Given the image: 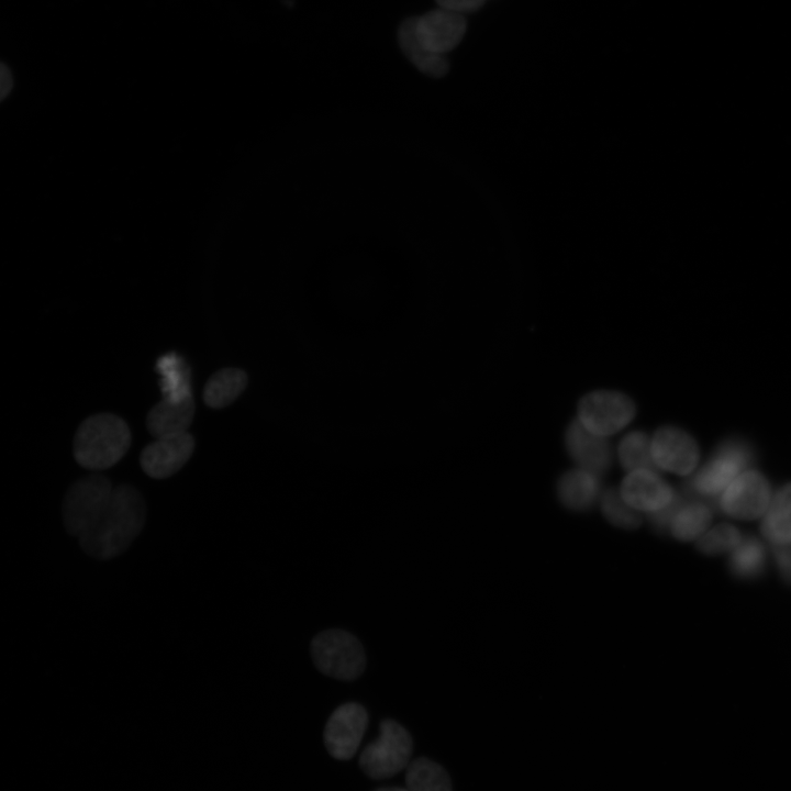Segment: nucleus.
<instances>
[{
	"instance_id": "1",
	"label": "nucleus",
	"mask_w": 791,
	"mask_h": 791,
	"mask_svg": "<svg viewBox=\"0 0 791 791\" xmlns=\"http://www.w3.org/2000/svg\"><path fill=\"white\" fill-rule=\"evenodd\" d=\"M145 521L146 504L142 493L134 486L119 484L99 521L79 538L80 546L93 558L110 559L133 543Z\"/></svg>"
},
{
	"instance_id": "2",
	"label": "nucleus",
	"mask_w": 791,
	"mask_h": 791,
	"mask_svg": "<svg viewBox=\"0 0 791 791\" xmlns=\"http://www.w3.org/2000/svg\"><path fill=\"white\" fill-rule=\"evenodd\" d=\"M131 442V430L122 417L97 413L78 426L73 442L74 457L86 469L104 470L125 456Z\"/></svg>"
},
{
	"instance_id": "3",
	"label": "nucleus",
	"mask_w": 791,
	"mask_h": 791,
	"mask_svg": "<svg viewBox=\"0 0 791 791\" xmlns=\"http://www.w3.org/2000/svg\"><path fill=\"white\" fill-rule=\"evenodd\" d=\"M113 489L112 482L99 474L75 481L67 490L62 505L67 532L78 539L83 536L105 511Z\"/></svg>"
},
{
	"instance_id": "4",
	"label": "nucleus",
	"mask_w": 791,
	"mask_h": 791,
	"mask_svg": "<svg viewBox=\"0 0 791 791\" xmlns=\"http://www.w3.org/2000/svg\"><path fill=\"white\" fill-rule=\"evenodd\" d=\"M311 656L321 672L335 679H356L366 667L361 644L342 630H327L317 634L311 642Z\"/></svg>"
},
{
	"instance_id": "5",
	"label": "nucleus",
	"mask_w": 791,
	"mask_h": 791,
	"mask_svg": "<svg viewBox=\"0 0 791 791\" xmlns=\"http://www.w3.org/2000/svg\"><path fill=\"white\" fill-rule=\"evenodd\" d=\"M751 459V448L745 441L727 439L690 479L688 489L700 497H718L739 474L745 471Z\"/></svg>"
},
{
	"instance_id": "6",
	"label": "nucleus",
	"mask_w": 791,
	"mask_h": 791,
	"mask_svg": "<svg viewBox=\"0 0 791 791\" xmlns=\"http://www.w3.org/2000/svg\"><path fill=\"white\" fill-rule=\"evenodd\" d=\"M412 746V738L404 727L396 721L383 720L379 738L360 755V768L372 779L393 777L409 765Z\"/></svg>"
},
{
	"instance_id": "7",
	"label": "nucleus",
	"mask_w": 791,
	"mask_h": 791,
	"mask_svg": "<svg viewBox=\"0 0 791 791\" xmlns=\"http://www.w3.org/2000/svg\"><path fill=\"white\" fill-rule=\"evenodd\" d=\"M633 401L614 391H595L579 403V422L590 433L604 437L623 428L634 416Z\"/></svg>"
},
{
	"instance_id": "8",
	"label": "nucleus",
	"mask_w": 791,
	"mask_h": 791,
	"mask_svg": "<svg viewBox=\"0 0 791 791\" xmlns=\"http://www.w3.org/2000/svg\"><path fill=\"white\" fill-rule=\"evenodd\" d=\"M770 500L767 479L756 470H745L718 495V508L732 517L754 520L764 515Z\"/></svg>"
},
{
	"instance_id": "9",
	"label": "nucleus",
	"mask_w": 791,
	"mask_h": 791,
	"mask_svg": "<svg viewBox=\"0 0 791 791\" xmlns=\"http://www.w3.org/2000/svg\"><path fill=\"white\" fill-rule=\"evenodd\" d=\"M368 723L364 706L355 702L339 705L330 716L324 743L328 753L336 759L347 760L359 747Z\"/></svg>"
},
{
	"instance_id": "10",
	"label": "nucleus",
	"mask_w": 791,
	"mask_h": 791,
	"mask_svg": "<svg viewBox=\"0 0 791 791\" xmlns=\"http://www.w3.org/2000/svg\"><path fill=\"white\" fill-rule=\"evenodd\" d=\"M194 446V437L189 432L157 437L142 450L141 467L154 479L168 478L187 464Z\"/></svg>"
},
{
	"instance_id": "11",
	"label": "nucleus",
	"mask_w": 791,
	"mask_h": 791,
	"mask_svg": "<svg viewBox=\"0 0 791 791\" xmlns=\"http://www.w3.org/2000/svg\"><path fill=\"white\" fill-rule=\"evenodd\" d=\"M650 453L657 468L688 475L695 467L699 449L694 439L675 426H665L650 441Z\"/></svg>"
},
{
	"instance_id": "12",
	"label": "nucleus",
	"mask_w": 791,
	"mask_h": 791,
	"mask_svg": "<svg viewBox=\"0 0 791 791\" xmlns=\"http://www.w3.org/2000/svg\"><path fill=\"white\" fill-rule=\"evenodd\" d=\"M620 494L632 509L649 515L669 506L678 495L655 470L649 469L631 471L623 480Z\"/></svg>"
},
{
	"instance_id": "13",
	"label": "nucleus",
	"mask_w": 791,
	"mask_h": 791,
	"mask_svg": "<svg viewBox=\"0 0 791 791\" xmlns=\"http://www.w3.org/2000/svg\"><path fill=\"white\" fill-rule=\"evenodd\" d=\"M465 15L443 8L416 16L415 32L419 41L435 54L445 55L461 41L466 33Z\"/></svg>"
},
{
	"instance_id": "14",
	"label": "nucleus",
	"mask_w": 791,
	"mask_h": 791,
	"mask_svg": "<svg viewBox=\"0 0 791 791\" xmlns=\"http://www.w3.org/2000/svg\"><path fill=\"white\" fill-rule=\"evenodd\" d=\"M566 447L580 468L595 475L605 472L611 465V450L608 442L586 430L579 421H573L566 432Z\"/></svg>"
},
{
	"instance_id": "15",
	"label": "nucleus",
	"mask_w": 791,
	"mask_h": 791,
	"mask_svg": "<svg viewBox=\"0 0 791 791\" xmlns=\"http://www.w3.org/2000/svg\"><path fill=\"white\" fill-rule=\"evenodd\" d=\"M194 411L193 397L178 402L163 399L149 410L146 416V427L155 438L188 432L194 417Z\"/></svg>"
},
{
	"instance_id": "16",
	"label": "nucleus",
	"mask_w": 791,
	"mask_h": 791,
	"mask_svg": "<svg viewBox=\"0 0 791 791\" xmlns=\"http://www.w3.org/2000/svg\"><path fill=\"white\" fill-rule=\"evenodd\" d=\"M599 492L598 475L582 468L566 472L557 484L560 502L572 511L589 510L597 501Z\"/></svg>"
},
{
	"instance_id": "17",
	"label": "nucleus",
	"mask_w": 791,
	"mask_h": 791,
	"mask_svg": "<svg viewBox=\"0 0 791 791\" xmlns=\"http://www.w3.org/2000/svg\"><path fill=\"white\" fill-rule=\"evenodd\" d=\"M416 16L405 19L398 29V41L405 56L424 74L441 77L448 70L445 55L430 52L417 38Z\"/></svg>"
},
{
	"instance_id": "18",
	"label": "nucleus",
	"mask_w": 791,
	"mask_h": 791,
	"mask_svg": "<svg viewBox=\"0 0 791 791\" xmlns=\"http://www.w3.org/2000/svg\"><path fill=\"white\" fill-rule=\"evenodd\" d=\"M156 370L160 375L163 399L171 402L192 397L191 368L183 357L175 352L159 357Z\"/></svg>"
},
{
	"instance_id": "19",
	"label": "nucleus",
	"mask_w": 791,
	"mask_h": 791,
	"mask_svg": "<svg viewBox=\"0 0 791 791\" xmlns=\"http://www.w3.org/2000/svg\"><path fill=\"white\" fill-rule=\"evenodd\" d=\"M761 533L771 545L791 544V483L782 486L771 498Z\"/></svg>"
},
{
	"instance_id": "20",
	"label": "nucleus",
	"mask_w": 791,
	"mask_h": 791,
	"mask_svg": "<svg viewBox=\"0 0 791 791\" xmlns=\"http://www.w3.org/2000/svg\"><path fill=\"white\" fill-rule=\"evenodd\" d=\"M247 374L239 368H223L215 371L205 382L203 401L212 409L232 404L246 389Z\"/></svg>"
},
{
	"instance_id": "21",
	"label": "nucleus",
	"mask_w": 791,
	"mask_h": 791,
	"mask_svg": "<svg viewBox=\"0 0 791 791\" xmlns=\"http://www.w3.org/2000/svg\"><path fill=\"white\" fill-rule=\"evenodd\" d=\"M712 520V509L702 501L681 500L676 505L668 528L680 541L700 537Z\"/></svg>"
},
{
	"instance_id": "22",
	"label": "nucleus",
	"mask_w": 791,
	"mask_h": 791,
	"mask_svg": "<svg viewBox=\"0 0 791 791\" xmlns=\"http://www.w3.org/2000/svg\"><path fill=\"white\" fill-rule=\"evenodd\" d=\"M729 570L739 579H753L761 575L767 562L764 544L754 536L742 537L731 552Z\"/></svg>"
},
{
	"instance_id": "23",
	"label": "nucleus",
	"mask_w": 791,
	"mask_h": 791,
	"mask_svg": "<svg viewBox=\"0 0 791 791\" xmlns=\"http://www.w3.org/2000/svg\"><path fill=\"white\" fill-rule=\"evenodd\" d=\"M405 782L409 791H452L447 772L442 766L425 757L409 762Z\"/></svg>"
},
{
	"instance_id": "24",
	"label": "nucleus",
	"mask_w": 791,
	"mask_h": 791,
	"mask_svg": "<svg viewBox=\"0 0 791 791\" xmlns=\"http://www.w3.org/2000/svg\"><path fill=\"white\" fill-rule=\"evenodd\" d=\"M620 460L626 469L657 470L650 453V439L643 432L627 434L619 447Z\"/></svg>"
},
{
	"instance_id": "25",
	"label": "nucleus",
	"mask_w": 791,
	"mask_h": 791,
	"mask_svg": "<svg viewBox=\"0 0 791 791\" xmlns=\"http://www.w3.org/2000/svg\"><path fill=\"white\" fill-rule=\"evenodd\" d=\"M742 541L739 531L729 524H721L702 534L698 542V549L706 555H717L732 552Z\"/></svg>"
},
{
	"instance_id": "26",
	"label": "nucleus",
	"mask_w": 791,
	"mask_h": 791,
	"mask_svg": "<svg viewBox=\"0 0 791 791\" xmlns=\"http://www.w3.org/2000/svg\"><path fill=\"white\" fill-rule=\"evenodd\" d=\"M601 509L606 520L619 527L634 528L640 524L639 515L613 489L603 492Z\"/></svg>"
},
{
	"instance_id": "27",
	"label": "nucleus",
	"mask_w": 791,
	"mask_h": 791,
	"mask_svg": "<svg viewBox=\"0 0 791 791\" xmlns=\"http://www.w3.org/2000/svg\"><path fill=\"white\" fill-rule=\"evenodd\" d=\"M772 552L782 579L791 584V544L773 545Z\"/></svg>"
},
{
	"instance_id": "28",
	"label": "nucleus",
	"mask_w": 791,
	"mask_h": 791,
	"mask_svg": "<svg viewBox=\"0 0 791 791\" xmlns=\"http://www.w3.org/2000/svg\"><path fill=\"white\" fill-rule=\"evenodd\" d=\"M439 8L460 13L475 12L480 9L486 0H435Z\"/></svg>"
},
{
	"instance_id": "29",
	"label": "nucleus",
	"mask_w": 791,
	"mask_h": 791,
	"mask_svg": "<svg viewBox=\"0 0 791 791\" xmlns=\"http://www.w3.org/2000/svg\"><path fill=\"white\" fill-rule=\"evenodd\" d=\"M13 80L9 68L0 63V102L8 97L12 89Z\"/></svg>"
},
{
	"instance_id": "30",
	"label": "nucleus",
	"mask_w": 791,
	"mask_h": 791,
	"mask_svg": "<svg viewBox=\"0 0 791 791\" xmlns=\"http://www.w3.org/2000/svg\"><path fill=\"white\" fill-rule=\"evenodd\" d=\"M376 791H409L408 789L402 788H380Z\"/></svg>"
}]
</instances>
